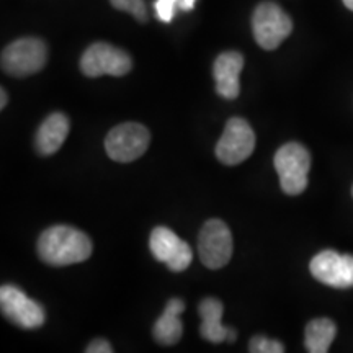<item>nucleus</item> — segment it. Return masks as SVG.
Masks as SVG:
<instances>
[{"label":"nucleus","instance_id":"9b49d317","mask_svg":"<svg viewBox=\"0 0 353 353\" xmlns=\"http://www.w3.org/2000/svg\"><path fill=\"white\" fill-rule=\"evenodd\" d=\"M149 247L154 257L164 262L172 272L187 270L193 260L192 247L165 226L154 229L149 237Z\"/></svg>","mask_w":353,"mask_h":353},{"label":"nucleus","instance_id":"393cba45","mask_svg":"<svg viewBox=\"0 0 353 353\" xmlns=\"http://www.w3.org/2000/svg\"><path fill=\"white\" fill-rule=\"evenodd\" d=\"M352 196H353V188H352Z\"/></svg>","mask_w":353,"mask_h":353},{"label":"nucleus","instance_id":"9d476101","mask_svg":"<svg viewBox=\"0 0 353 353\" xmlns=\"http://www.w3.org/2000/svg\"><path fill=\"white\" fill-rule=\"evenodd\" d=\"M311 275L332 288L347 290L353 286V255L335 250H322L309 263Z\"/></svg>","mask_w":353,"mask_h":353},{"label":"nucleus","instance_id":"dca6fc26","mask_svg":"<svg viewBox=\"0 0 353 353\" xmlns=\"http://www.w3.org/2000/svg\"><path fill=\"white\" fill-rule=\"evenodd\" d=\"M335 335H337V327L334 321L327 317L312 319L304 330V345L311 353H325L332 345Z\"/></svg>","mask_w":353,"mask_h":353},{"label":"nucleus","instance_id":"f257e3e1","mask_svg":"<svg viewBox=\"0 0 353 353\" xmlns=\"http://www.w3.org/2000/svg\"><path fill=\"white\" fill-rule=\"evenodd\" d=\"M38 254L51 267H68L85 262L90 257L92 241L77 228L52 226L39 236Z\"/></svg>","mask_w":353,"mask_h":353},{"label":"nucleus","instance_id":"f03ea898","mask_svg":"<svg viewBox=\"0 0 353 353\" xmlns=\"http://www.w3.org/2000/svg\"><path fill=\"white\" fill-rule=\"evenodd\" d=\"M273 164L280 176L281 190L286 195H301L307 188V175L311 170V154L303 144L288 143L275 154Z\"/></svg>","mask_w":353,"mask_h":353},{"label":"nucleus","instance_id":"0eeeda50","mask_svg":"<svg viewBox=\"0 0 353 353\" xmlns=\"http://www.w3.org/2000/svg\"><path fill=\"white\" fill-rule=\"evenodd\" d=\"M131 68L130 54L108 43H94L81 59V70L87 77H121L126 76Z\"/></svg>","mask_w":353,"mask_h":353},{"label":"nucleus","instance_id":"1a4fd4ad","mask_svg":"<svg viewBox=\"0 0 353 353\" xmlns=\"http://www.w3.org/2000/svg\"><path fill=\"white\" fill-rule=\"evenodd\" d=\"M0 309L2 314L21 329H38L46 321V312L34 299L28 298L20 288L3 285L0 288Z\"/></svg>","mask_w":353,"mask_h":353},{"label":"nucleus","instance_id":"6e6552de","mask_svg":"<svg viewBox=\"0 0 353 353\" xmlns=\"http://www.w3.org/2000/svg\"><path fill=\"white\" fill-rule=\"evenodd\" d=\"M254 149L255 132L249 123L242 118H231L216 145V157L226 165H237L252 156Z\"/></svg>","mask_w":353,"mask_h":353},{"label":"nucleus","instance_id":"412c9836","mask_svg":"<svg viewBox=\"0 0 353 353\" xmlns=\"http://www.w3.org/2000/svg\"><path fill=\"white\" fill-rule=\"evenodd\" d=\"M196 0H179V8L180 10H193Z\"/></svg>","mask_w":353,"mask_h":353},{"label":"nucleus","instance_id":"b1692460","mask_svg":"<svg viewBox=\"0 0 353 353\" xmlns=\"http://www.w3.org/2000/svg\"><path fill=\"white\" fill-rule=\"evenodd\" d=\"M343 3H345V7L348 8V10L353 12V0H343Z\"/></svg>","mask_w":353,"mask_h":353},{"label":"nucleus","instance_id":"7ed1b4c3","mask_svg":"<svg viewBox=\"0 0 353 353\" xmlns=\"http://www.w3.org/2000/svg\"><path fill=\"white\" fill-rule=\"evenodd\" d=\"M48 48L38 38H21L2 51V70L13 77L33 76L46 65Z\"/></svg>","mask_w":353,"mask_h":353},{"label":"nucleus","instance_id":"f8f14e48","mask_svg":"<svg viewBox=\"0 0 353 353\" xmlns=\"http://www.w3.org/2000/svg\"><path fill=\"white\" fill-rule=\"evenodd\" d=\"M242 69H244V56L241 52L228 51L216 57L213 76L216 81V92L223 99L234 100L239 97V76Z\"/></svg>","mask_w":353,"mask_h":353},{"label":"nucleus","instance_id":"39448f33","mask_svg":"<svg viewBox=\"0 0 353 353\" xmlns=\"http://www.w3.org/2000/svg\"><path fill=\"white\" fill-rule=\"evenodd\" d=\"M151 143V132L139 123H123L114 126L105 138V151L114 162L136 161L148 151Z\"/></svg>","mask_w":353,"mask_h":353},{"label":"nucleus","instance_id":"4468645a","mask_svg":"<svg viewBox=\"0 0 353 353\" xmlns=\"http://www.w3.org/2000/svg\"><path fill=\"white\" fill-rule=\"evenodd\" d=\"M185 304L182 299L172 298L167 303V306L154 324L152 335L157 343L161 345H175L176 342L182 339L183 334V324L180 321V314L183 312Z\"/></svg>","mask_w":353,"mask_h":353},{"label":"nucleus","instance_id":"f3484780","mask_svg":"<svg viewBox=\"0 0 353 353\" xmlns=\"http://www.w3.org/2000/svg\"><path fill=\"white\" fill-rule=\"evenodd\" d=\"M117 10L131 13L138 21L148 20V8H145L144 0H110Z\"/></svg>","mask_w":353,"mask_h":353},{"label":"nucleus","instance_id":"a211bd4d","mask_svg":"<svg viewBox=\"0 0 353 353\" xmlns=\"http://www.w3.org/2000/svg\"><path fill=\"white\" fill-rule=\"evenodd\" d=\"M249 352L252 353H283L285 345L281 342L273 341V339L265 337V335H255L249 343Z\"/></svg>","mask_w":353,"mask_h":353},{"label":"nucleus","instance_id":"aec40b11","mask_svg":"<svg viewBox=\"0 0 353 353\" xmlns=\"http://www.w3.org/2000/svg\"><path fill=\"white\" fill-rule=\"evenodd\" d=\"M87 353H113L112 343L105 341V339H95L94 342L88 343L85 348Z\"/></svg>","mask_w":353,"mask_h":353},{"label":"nucleus","instance_id":"6ab92c4d","mask_svg":"<svg viewBox=\"0 0 353 353\" xmlns=\"http://www.w3.org/2000/svg\"><path fill=\"white\" fill-rule=\"evenodd\" d=\"M176 7H179V0H156L157 19L164 23H170Z\"/></svg>","mask_w":353,"mask_h":353},{"label":"nucleus","instance_id":"20e7f679","mask_svg":"<svg viewBox=\"0 0 353 353\" xmlns=\"http://www.w3.org/2000/svg\"><path fill=\"white\" fill-rule=\"evenodd\" d=\"M252 32L260 48L273 51L293 32V21L276 3L262 2L254 12Z\"/></svg>","mask_w":353,"mask_h":353},{"label":"nucleus","instance_id":"2eb2a0df","mask_svg":"<svg viewBox=\"0 0 353 353\" xmlns=\"http://www.w3.org/2000/svg\"><path fill=\"white\" fill-rule=\"evenodd\" d=\"M198 311H200L201 316V337L211 343H221L228 341L229 330L231 329L224 327L223 322H221L224 312L223 303L216 298H206L200 303Z\"/></svg>","mask_w":353,"mask_h":353},{"label":"nucleus","instance_id":"423d86ee","mask_svg":"<svg viewBox=\"0 0 353 353\" xmlns=\"http://www.w3.org/2000/svg\"><path fill=\"white\" fill-rule=\"evenodd\" d=\"M198 254L201 263L210 270H218L232 257V234L221 219L206 221L198 236Z\"/></svg>","mask_w":353,"mask_h":353},{"label":"nucleus","instance_id":"4be33fe9","mask_svg":"<svg viewBox=\"0 0 353 353\" xmlns=\"http://www.w3.org/2000/svg\"><path fill=\"white\" fill-rule=\"evenodd\" d=\"M0 97H2V99H0V108H6V105H7V101H8V97H7V92H6V88H2V90H0Z\"/></svg>","mask_w":353,"mask_h":353},{"label":"nucleus","instance_id":"ddd939ff","mask_svg":"<svg viewBox=\"0 0 353 353\" xmlns=\"http://www.w3.org/2000/svg\"><path fill=\"white\" fill-rule=\"evenodd\" d=\"M70 130L69 118L64 113L57 112L52 113L41 123L38 128L37 138H34V145L41 156H51L57 152L61 145L64 144Z\"/></svg>","mask_w":353,"mask_h":353},{"label":"nucleus","instance_id":"5701e85b","mask_svg":"<svg viewBox=\"0 0 353 353\" xmlns=\"http://www.w3.org/2000/svg\"><path fill=\"white\" fill-rule=\"evenodd\" d=\"M236 339H237V334H236V330L231 329V330H229L228 341H229V342H236Z\"/></svg>","mask_w":353,"mask_h":353}]
</instances>
